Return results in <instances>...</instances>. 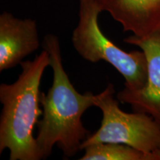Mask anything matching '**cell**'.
<instances>
[{"label":"cell","mask_w":160,"mask_h":160,"mask_svg":"<svg viewBox=\"0 0 160 160\" xmlns=\"http://www.w3.org/2000/svg\"><path fill=\"white\" fill-rule=\"evenodd\" d=\"M124 31L144 37L160 31V0H97Z\"/></svg>","instance_id":"52a82bcc"},{"label":"cell","mask_w":160,"mask_h":160,"mask_svg":"<svg viewBox=\"0 0 160 160\" xmlns=\"http://www.w3.org/2000/svg\"><path fill=\"white\" fill-rule=\"evenodd\" d=\"M22 71L11 84L0 85V153L10 151V160L42 159L33 130L43 113L40 108V83L50 66L44 50L33 60L20 63Z\"/></svg>","instance_id":"7a4b0ae2"},{"label":"cell","mask_w":160,"mask_h":160,"mask_svg":"<svg viewBox=\"0 0 160 160\" xmlns=\"http://www.w3.org/2000/svg\"><path fill=\"white\" fill-rule=\"evenodd\" d=\"M80 160H160V151L145 152L122 143H99L86 147Z\"/></svg>","instance_id":"ba28073f"},{"label":"cell","mask_w":160,"mask_h":160,"mask_svg":"<svg viewBox=\"0 0 160 160\" xmlns=\"http://www.w3.org/2000/svg\"><path fill=\"white\" fill-rule=\"evenodd\" d=\"M114 86L109 83L95 95L94 106L102 113L101 126L82 143L81 151L99 143H122L145 152L160 151V125L143 113H126L115 99Z\"/></svg>","instance_id":"277c9868"},{"label":"cell","mask_w":160,"mask_h":160,"mask_svg":"<svg viewBox=\"0 0 160 160\" xmlns=\"http://www.w3.org/2000/svg\"><path fill=\"white\" fill-rule=\"evenodd\" d=\"M41 45L35 20L18 19L8 12L0 15V71L20 65Z\"/></svg>","instance_id":"8992f818"},{"label":"cell","mask_w":160,"mask_h":160,"mask_svg":"<svg viewBox=\"0 0 160 160\" xmlns=\"http://www.w3.org/2000/svg\"><path fill=\"white\" fill-rule=\"evenodd\" d=\"M42 47L49 54L53 79L48 93L40 95L43 113L37 125L36 140L42 159L51 154L55 145L62 151L64 157L71 158L81 151L82 143L91 134L84 127L82 117L94 106L95 95L90 91L82 94L71 83L64 68L57 36L45 35Z\"/></svg>","instance_id":"6da1fadb"},{"label":"cell","mask_w":160,"mask_h":160,"mask_svg":"<svg viewBox=\"0 0 160 160\" xmlns=\"http://www.w3.org/2000/svg\"><path fill=\"white\" fill-rule=\"evenodd\" d=\"M141 48L148 61V79L143 88H125L117 94L120 102L128 104L133 112L148 114L160 125V31L144 37L131 35L124 39Z\"/></svg>","instance_id":"5b68a950"},{"label":"cell","mask_w":160,"mask_h":160,"mask_svg":"<svg viewBox=\"0 0 160 160\" xmlns=\"http://www.w3.org/2000/svg\"><path fill=\"white\" fill-rule=\"evenodd\" d=\"M102 12L97 0H79V22L72 33L73 48L84 59L92 63H109L125 78V88L139 90L148 79V61L142 51L126 52L105 37L99 25Z\"/></svg>","instance_id":"3957f363"}]
</instances>
